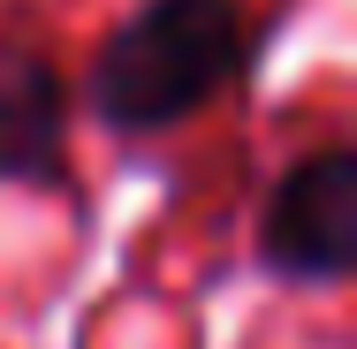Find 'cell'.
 Here are the masks:
<instances>
[{
  "label": "cell",
  "mask_w": 357,
  "mask_h": 349,
  "mask_svg": "<svg viewBox=\"0 0 357 349\" xmlns=\"http://www.w3.org/2000/svg\"><path fill=\"white\" fill-rule=\"evenodd\" d=\"M259 266L282 281H342L357 266V152L319 144L259 212Z\"/></svg>",
  "instance_id": "2"
},
{
  "label": "cell",
  "mask_w": 357,
  "mask_h": 349,
  "mask_svg": "<svg viewBox=\"0 0 357 349\" xmlns=\"http://www.w3.org/2000/svg\"><path fill=\"white\" fill-rule=\"evenodd\" d=\"M0 183H69V76L31 38H0Z\"/></svg>",
  "instance_id": "3"
},
{
  "label": "cell",
  "mask_w": 357,
  "mask_h": 349,
  "mask_svg": "<svg viewBox=\"0 0 357 349\" xmlns=\"http://www.w3.org/2000/svg\"><path fill=\"white\" fill-rule=\"evenodd\" d=\"M266 46L243 0H144L91 54V114L114 137H160L236 91Z\"/></svg>",
  "instance_id": "1"
}]
</instances>
